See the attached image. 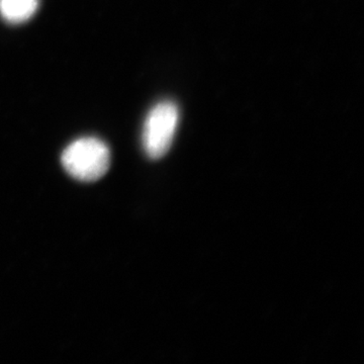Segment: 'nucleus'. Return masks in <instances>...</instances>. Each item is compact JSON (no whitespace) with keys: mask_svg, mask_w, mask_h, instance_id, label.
Instances as JSON below:
<instances>
[{"mask_svg":"<svg viewBox=\"0 0 364 364\" xmlns=\"http://www.w3.org/2000/svg\"><path fill=\"white\" fill-rule=\"evenodd\" d=\"M61 163L69 176L77 181H97L111 165V151L107 144L95 136L77 139L62 153Z\"/></svg>","mask_w":364,"mask_h":364,"instance_id":"1","label":"nucleus"},{"mask_svg":"<svg viewBox=\"0 0 364 364\" xmlns=\"http://www.w3.org/2000/svg\"><path fill=\"white\" fill-rule=\"evenodd\" d=\"M178 122V107L171 100H164L151 109L142 133L143 147L148 156L158 159L168 152Z\"/></svg>","mask_w":364,"mask_h":364,"instance_id":"2","label":"nucleus"},{"mask_svg":"<svg viewBox=\"0 0 364 364\" xmlns=\"http://www.w3.org/2000/svg\"><path fill=\"white\" fill-rule=\"evenodd\" d=\"M40 0H0V16L6 23L18 25L32 18Z\"/></svg>","mask_w":364,"mask_h":364,"instance_id":"3","label":"nucleus"}]
</instances>
